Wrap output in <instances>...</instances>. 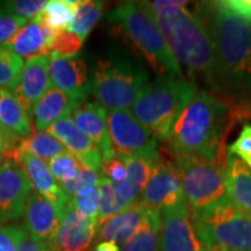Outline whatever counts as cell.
<instances>
[{
  "mask_svg": "<svg viewBox=\"0 0 251 251\" xmlns=\"http://www.w3.org/2000/svg\"><path fill=\"white\" fill-rule=\"evenodd\" d=\"M94 251H121L118 244L113 242H100L94 248Z\"/></svg>",
  "mask_w": 251,
  "mask_h": 251,
  "instance_id": "f6af8a7d",
  "label": "cell"
},
{
  "mask_svg": "<svg viewBox=\"0 0 251 251\" xmlns=\"http://www.w3.org/2000/svg\"><path fill=\"white\" fill-rule=\"evenodd\" d=\"M48 4L47 0H9L0 1V15L7 14L23 19H34Z\"/></svg>",
  "mask_w": 251,
  "mask_h": 251,
  "instance_id": "d6a6232c",
  "label": "cell"
},
{
  "mask_svg": "<svg viewBox=\"0 0 251 251\" xmlns=\"http://www.w3.org/2000/svg\"><path fill=\"white\" fill-rule=\"evenodd\" d=\"M24 68V59L13 51L0 46V90H13Z\"/></svg>",
  "mask_w": 251,
  "mask_h": 251,
  "instance_id": "4dcf8cb0",
  "label": "cell"
},
{
  "mask_svg": "<svg viewBox=\"0 0 251 251\" xmlns=\"http://www.w3.org/2000/svg\"><path fill=\"white\" fill-rule=\"evenodd\" d=\"M148 80V72L139 59L124 50L112 49L97 63L91 91L103 108L127 109L133 107Z\"/></svg>",
  "mask_w": 251,
  "mask_h": 251,
  "instance_id": "8992f818",
  "label": "cell"
},
{
  "mask_svg": "<svg viewBox=\"0 0 251 251\" xmlns=\"http://www.w3.org/2000/svg\"><path fill=\"white\" fill-rule=\"evenodd\" d=\"M20 139L0 127V156H5L7 153L14 151L20 143Z\"/></svg>",
  "mask_w": 251,
  "mask_h": 251,
  "instance_id": "7bdbcfd3",
  "label": "cell"
},
{
  "mask_svg": "<svg viewBox=\"0 0 251 251\" xmlns=\"http://www.w3.org/2000/svg\"><path fill=\"white\" fill-rule=\"evenodd\" d=\"M179 177L190 212L201 211L227 198L228 155L214 159L196 156H175L172 163Z\"/></svg>",
  "mask_w": 251,
  "mask_h": 251,
  "instance_id": "ba28073f",
  "label": "cell"
},
{
  "mask_svg": "<svg viewBox=\"0 0 251 251\" xmlns=\"http://www.w3.org/2000/svg\"><path fill=\"white\" fill-rule=\"evenodd\" d=\"M107 19L159 76H183L158 25L142 2H121L108 12Z\"/></svg>",
  "mask_w": 251,
  "mask_h": 251,
  "instance_id": "5b68a950",
  "label": "cell"
},
{
  "mask_svg": "<svg viewBox=\"0 0 251 251\" xmlns=\"http://www.w3.org/2000/svg\"><path fill=\"white\" fill-rule=\"evenodd\" d=\"M27 25V20L13 15H0V46L8 43Z\"/></svg>",
  "mask_w": 251,
  "mask_h": 251,
  "instance_id": "ab89813d",
  "label": "cell"
},
{
  "mask_svg": "<svg viewBox=\"0 0 251 251\" xmlns=\"http://www.w3.org/2000/svg\"><path fill=\"white\" fill-rule=\"evenodd\" d=\"M146 211V207L137 200L124 212L119 213L100 225L97 238L101 242L124 244L140 228Z\"/></svg>",
  "mask_w": 251,
  "mask_h": 251,
  "instance_id": "ffe728a7",
  "label": "cell"
},
{
  "mask_svg": "<svg viewBox=\"0 0 251 251\" xmlns=\"http://www.w3.org/2000/svg\"><path fill=\"white\" fill-rule=\"evenodd\" d=\"M80 166L78 159L68 150L48 162L49 170L58 184L74 179L79 172Z\"/></svg>",
  "mask_w": 251,
  "mask_h": 251,
  "instance_id": "1f68e13d",
  "label": "cell"
},
{
  "mask_svg": "<svg viewBox=\"0 0 251 251\" xmlns=\"http://www.w3.org/2000/svg\"><path fill=\"white\" fill-rule=\"evenodd\" d=\"M159 235H161L159 212L147 208L140 228L129 240L122 244L121 251H159Z\"/></svg>",
  "mask_w": 251,
  "mask_h": 251,
  "instance_id": "484cf974",
  "label": "cell"
},
{
  "mask_svg": "<svg viewBox=\"0 0 251 251\" xmlns=\"http://www.w3.org/2000/svg\"><path fill=\"white\" fill-rule=\"evenodd\" d=\"M100 171H101V176L113 181V183H121L127 178V170H126L125 163L118 156L102 162Z\"/></svg>",
  "mask_w": 251,
  "mask_h": 251,
  "instance_id": "60d3db41",
  "label": "cell"
},
{
  "mask_svg": "<svg viewBox=\"0 0 251 251\" xmlns=\"http://www.w3.org/2000/svg\"><path fill=\"white\" fill-rule=\"evenodd\" d=\"M161 216L159 251H206L194 230L186 200L163 208Z\"/></svg>",
  "mask_w": 251,
  "mask_h": 251,
  "instance_id": "8fae6325",
  "label": "cell"
},
{
  "mask_svg": "<svg viewBox=\"0 0 251 251\" xmlns=\"http://www.w3.org/2000/svg\"><path fill=\"white\" fill-rule=\"evenodd\" d=\"M2 162H4V156H0V166H1Z\"/></svg>",
  "mask_w": 251,
  "mask_h": 251,
  "instance_id": "7dc6e473",
  "label": "cell"
},
{
  "mask_svg": "<svg viewBox=\"0 0 251 251\" xmlns=\"http://www.w3.org/2000/svg\"><path fill=\"white\" fill-rule=\"evenodd\" d=\"M198 11L214 45L225 102L251 96V25L220 1L202 2Z\"/></svg>",
  "mask_w": 251,
  "mask_h": 251,
  "instance_id": "6da1fadb",
  "label": "cell"
},
{
  "mask_svg": "<svg viewBox=\"0 0 251 251\" xmlns=\"http://www.w3.org/2000/svg\"><path fill=\"white\" fill-rule=\"evenodd\" d=\"M74 124L100 149L103 162L115 157L108 133L107 113L98 102L84 101L75 109Z\"/></svg>",
  "mask_w": 251,
  "mask_h": 251,
  "instance_id": "e0dca14e",
  "label": "cell"
},
{
  "mask_svg": "<svg viewBox=\"0 0 251 251\" xmlns=\"http://www.w3.org/2000/svg\"><path fill=\"white\" fill-rule=\"evenodd\" d=\"M98 224L78 213L72 202L48 246L55 251H87L96 237Z\"/></svg>",
  "mask_w": 251,
  "mask_h": 251,
  "instance_id": "5bb4252c",
  "label": "cell"
},
{
  "mask_svg": "<svg viewBox=\"0 0 251 251\" xmlns=\"http://www.w3.org/2000/svg\"><path fill=\"white\" fill-rule=\"evenodd\" d=\"M26 233L23 225L0 226V251H17Z\"/></svg>",
  "mask_w": 251,
  "mask_h": 251,
  "instance_id": "f35d334b",
  "label": "cell"
},
{
  "mask_svg": "<svg viewBox=\"0 0 251 251\" xmlns=\"http://www.w3.org/2000/svg\"><path fill=\"white\" fill-rule=\"evenodd\" d=\"M83 42L79 37L68 30L59 31L50 48V55L57 57H74L80 51Z\"/></svg>",
  "mask_w": 251,
  "mask_h": 251,
  "instance_id": "d590c367",
  "label": "cell"
},
{
  "mask_svg": "<svg viewBox=\"0 0 251 251\" xmlns=\"http://www.w3.org/2000/svg\"><path fill=\"white\" fill-rule=\"evenodd\" d=\"M196 92L193 80L183 76H158L144 87L131 113L157 140L168 142L175 124Z\"/></svg>",
  "mask_w": 251,
  "mask_h": 251,
  "instance_id": "277c9868",
  "label": "cell"
},
{
  "mask_svg": "<svg viewBox=\"0 0 251 251\" xmlns=\"http://www.w3.org/2000/svg\"><path fill=\"white\" fill-rule=\"evenodd\" d=\"M71 202L78 213L98 224L100 196L98 186L87 187L71 198Z\"/></svg>",
  "mask_w": 251,
  "mask_h": 251,
  "instance_id": "836d02e7",
  "label": "cell"
},
{
  "mask_svg": "<svg viewBox=\"0 0 251 251\" xmlns=\"http://www.w3.org/2000/svg\"><path fill=\"white\" fill-rule=\"evenodd\" d=\"M42 251H55V250H54V249H51V248H50V247L48 246V247L46 248V249H43Z\"/></svg>",
  "mask_w": 251,
  "mask_h": 251,
  "instance_id": "bcb514c9",
  "label": "cell"
},
{
  "mask_svg": "<svg viewBox=\"0 0 251 251\" xmlns=\"http://www.w3.org/2000/svg\"><path fill=\"white\" fill-rule=\"evenodd\" d=\"M220 4L229 12L251 25V0H227V1H220Z\"/></svg>",
  "mask_w": 251,
  "mask_h": 251,
  "instance_id": "b9f144b4",
  "label": "cell"
},
{
  "mask_svg": "<svg viewBox=\"0 0 251 251\" xmlns=\"http://www.w3.org/2000/svg\"><path fill=\"white\" fill-rule=\"evenodd\" d=\"M179 67L222 96V83L213 41L199 11L185 8L174 18L153 17Z\"/></svg>",
  "mask_w": 251,
  "mask_h": 251,
  "instance_id": "3957f363",
  "label": "cell"
},
{
  "mask_svg": "<svg viewBox=\"0 0 251 251\" xmlns=\"http://www.w3.org/2000/svg\"><path fill=\"white\" fill-rule=\"evenodd\" d=\"M31 185L14 151L4 156L0 166V224L24 215Z\"/></svg>",
  "mask_w": 251,
  "mask_h": 251,
  "instance_id": "30bf717a",
  "label": "cell"
},
{
  "mask_svg": "<svg viewBox=\"0 0 251 251\" xmlns=\"http://www.w3.org/2000/svg\"><path fill=\"white\" fill-rule=\"evenodd\" d=\"M141 2L152 17L158 18L177 17L187 6V1H179V0H155V1Z\"/></svg>",
  "mask_w": 251,
  "mask_h": 251,
  "instance_id": "74e56055",
  "label": "cell"
},
{
  "mask_svg": "<svg viewBox=\"0 0 251 251\" xmlns=\"http://www.w3.org/2000/svg\"><path fill=\"white\" fill-rule=\"evenodd\" d=\"M227 155L237 157L251 169V124H246L237 139L227 148Z\"/></svg>",
  "mask_w": 251,
  "mask_h": 251,
  "instance_id": "8d00e7d4",
  "label": "cell"
},
{
  "mask_svg": "<svg viewBox=\"0 0 251 251\" xmlns=\"http://www.w3.org/2000/svg\"><path fill=\"white\" fill-rule=\"evenodd\" d=\"M186 200L180 179L172 163L161 158L153 164L148 183L144 186L139 201L147 208L161 212Z\"/></svg>",
  "mask_w": 251,
  "mask_h": 251,
  "instance_id": "7c38bea8",
  "label": "cell"
},
{
  "mask_svg": "<svg viewBox=\"0 0 251 251\" xmlns=\"http://www.w3.org/2000/svg\"><path fill=\"white\" fill-rule=\"evenodd\" d=\"M19 153H28L42 162H49L54 157L67 151L64 144L47 131H34L27 139L21 140L15 149Z\"/></svg>",
  "mask_w": 251,
  "mask_h": 251,
  "instance_id": "4316f807",
  "label": "cell"
},
{
  "mask_svg": "<svg viewBox=\"0 0 251 251\" xmlns=\"http://www.w3.org/2000/svg\"><path fill=\"white\" fill-rule=\"evenodd\" d=\"M105 2L98 0H77L76 12L68 31L79 37L84 42L91 30L96 27L103 14Z\"/></svg>",
  "mask_w": 251,
  "mask_h": 251,
  "instance_id": "83f0119b",
  "label": "cell"
},
{
  "mask_svg": "<svg viewBox=\"0 0 251 251\" xmlns=\"http://www.w3.org/2000/svg\"><path fill=\"white\" fill-rule=\"evenodd\" d=\"M227 196L235 206L251 214V169L233 155H228Z\"/></svg>",
  "mask_w": 251,
  "mask_h": 251,
  "instance_id": "cb8c5ba5",
  "label": "cell"
},
{
  "mask_svg": "<svg viewBox=\"0 0 251 251\" xmlns=\"http://www.w3.org/2000/svg\"><path fill=\"white\" fill-rule=\"evenodd\" d=\"M78 107L68 94L52 86L33 108L35 131H46L61 119L71 117Z\"/></svg>",
  "mask_w": 251,
  "mask_h": 251,
  "instance_id": "44dd1931",
  "label": "cell"
},
{
  "mask_svg": "<svg viewBox=\"0 0 251 251\" xmlns=\"http://www.w3.org/2000/svg\"><path fill=\"white\" fill-rule=\"evenodd\" d=\"M124 161L127 170V178L121 183H114L119 197L128 206L133 205L139 200L144 186L151 176L153 164L147 159L136 157H119Z\"/></svg>",
  "mask_w": 251,
  "mask_h": 251,
  "instance_id": "7402d4cb",
  "label": "cell"
},
{
  "mask_svg": "<svg viewBox=\"0 0 251 251\" xmlns=\"http://www.w3.org/2000/svg\"><path fill=\"white\" fill-rule=\"evenodd\" d=\"M48 247V243L43 242V241L39 240V238L31 236V235L26 233L23 241L19 244L17 251H42L43 249Z\"/></svg>",
  "mask_w": 251,
  "mask_h": 251,
  "instance_id": "ee69618b",
  "label": "cell"
},
{
  "mask_svg": "<svg viewBox=\"0 0 251 251\" xmlns=\"http://www.w3.org/2000/svg\"><path fill=\"white\" fill-rule=\"evenodd\" d=\"M107 126L111 142L118 157H136L156 162L161 158L157 139L127 109L109 111Z\"/></svg>",
  "mask_w": 251,
  "mask_h": 251,
  "instance_id": "9c48e42d",
  "label": "cell"
},
{
  "mask_svg": "<svg viewBox=\"0 0 251 251\" xmlns=\"http://www.w3.org/2000/svg\"><path fill=\"white\" fill-rule=\"evenodd\" d=\"M0 127L18 139L25 140L33 134L31 119L12 92L0 90Z\"/></svg>",
  "mask_w": 251,
  "mask_h": 251,
  "instance_id": "603a6c76",
  "label": "cell"
},
{
  "mask_svg": "<svg viewBox=\"0 0 251 251\" xmlns=\"http://www.w3.org/2000/svg\"><path fill=\"white\" fill-rule=\"evenodd\" d=\"M193 227L206 251H251V214L229 198L191 213Z\"/></svg>",
  "mask_w": 251,
  "mask_h": 251,
  "instance_id": "52a82bcc",
  "label": "cell"
},
{
  "mask_svg": "<svg viewBox=\"0 0 251 251\" xmlns=\"http://www.w3.org/2000/svg\"><path fill=\"white\" fill-rule=\"evenodd\" d=\"M46 131L64 144L68 151L76 157L81 165L94 172L100 171L103 162L101 151L75 126L71 117L61 119Z\"/></svg>",
  "mask_w": 251,
  "mask_h": 251,
  "instance_id": "2e32d148",
  "label": "cell"
},
{
  "mask_svg": "<svg viewBox=\"0 0 251 251\" xmlns=\"http://www.w3.org/2000/svg\"><path fill=\"white\" fill-rule=\"evenodd\" d=\"M99 184V176L97 172H94L91 169L86 168V166H80L79 172L74 179L65 181V183H61L59 186L63 190L67 196L70 198H74L77 196L78 193L81 192L83 190H85L87 187L92 186H98Z\"/></svg>",
  "mask_w": 251,
  "mask_h": 251,
  "instance_id": "e575fe53",
  "label": "cell"
},
{
  "mask_svg": "<svg viewBox=\"0 0 251 251\" xmlns=\"http://www.w3.org/2000/svg\"><path fill=\"white\" fill-rule=\"evenodd\" d=\"M231 127L227 103L207 91L197 90L174 126L169 150L175 156L214 159L225 151L224 142Z\"/></svg>",
  "mask_w": 251,
  "mask_h": 251,
  "instance_id": "7a4b0ae2",
  "label": "cell"
},
{
  "mask_svg": "<svg viewBox=\"0 0 251 251\" xmlns=\"http://www.w3.org/2000/svg\"><path fill=\"white\" fill-rule=\"evenodd\" d=\"M77 0H51L39 14L42 24L55 30H68L71 26L76 12Z\"/></svg>",
  "mask_w": 251,
  "mask_h": 251,
  "instance_id": "f1b7e54d",
  "label": "cell"
},
{
  "mask_svg": "<svg viewBox=\"0 0 251 251\" xmlns=\"http://www.w3.org/2000/svg\"><path fill=\"white\" fill-rule=\"evenodd\" d=\"M50 55L28 59L19 75L17 84L11 91L26 109L30 119L33 118L34 106L52 87L50 79Z\"/></svg>",
  "mask_w": 251,
  "mask_h": 251,
  "instance_id": "4fadbf2b",
  "label": "cell"
},
{
  "mask_svg": "<svg viewBox=\"0 0 251 251\" xmlns=\"http://www.w3.org/2000/svg\"><path fill=\"white\" fill-rule=\"evenodd\" d=\"M15 153H17L21 166L26 172L31 188H34L35 192L48 200L50 203H52L63 218L65 211L70 205L71 199L63 192L59 184L50 172L48 165L41 159L28 155V153H19L17 151Z\"/></svg>",
  "mask_w": 251,
  "mask_h": 251,
  "instance_id": "ac0fdd59",
  "label": "cell"
},
{
  "mask_svg": "<svg viewBox=\"0 0 251 251\" xmlns=\"http://www.w3.org/2000/svg\"><path fill=\"white\" fill-rule=\"evenodd\" d=\"M99 196H100V206H99V215H98V227L108 219L113 218L119 213L124 212L127 209V203L121 200L119 197L115 188V184L107 179L103 176L99 177Z\"/></svg>",
  "mask_w": 251,
  "mask_h": 251,
  "instance_id": "f546056e",
  "label": "cell"
},
{
  "mask_svg": "<svg viewBox=\"0 0 251 251\" xmlns=\"http://www.w3.org/2000/svg\"><path fill=\"white\" fill-rule=\"evenodd\" d=\"M2 47L13 51L19 57L27 58V61L39 56L50 55L41 33L39 17L31 19L29 24H27L13 39Z\"/></svg>",
  "mask_w": 251,
  "mask_h": 251,
  "instance_id": "d4e9b609",
  "label": "cell"
},
{
  "mask_svg": "<svg viewBox=\"0 0 251 251\" xmlns=\"http://www.w3.org/2000/svg\"><path fill=\"white\" fill-rule=\"evenodd\" d=\"M24 214L26 230L47 243L54 237L62 220L56 207L35 191L28 196Z\"/></svg>",
  "mask_w": 251,
  "mask_h": 251,
  "instance_id": "d6986e66",
  "label": "cell"
},
{
  "mask_svg": "<svg viewBox=\"0 0 251 251\" xmlns=\"http://www.w3.org/2000/svg\"><path fill=\"white\" fill-rule=\"evenodd\" d=\"M50 79L51 85L68 94L78 106L86 101L91 90L86 63L77 57L51 56Z\"/></svg>",
  "mask_w": 251,
  "mask_h": 251,
  "instance_id": "9a60e30c",
  "label": "cell"
}]
</instances>
